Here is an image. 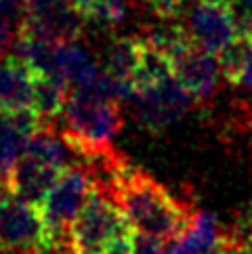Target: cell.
<instances>
[{
	"instance_id": "1",
	"label": "cell",
	"mask_w": 252,
	"mask_h": 254,
	"mask_svg": "<svg viewBox=\"0 0 252 254\" xmlns=\"http://www.w3.org/2000/svg\"><path fill=\"white\" fill-rule=\"evenodd\" d=\"M114 199L134 233L149 235L164 244L175 242L193 216L191 208L177 199L154 177L130 166L124 172Z\"/></svg>"
},
{
	"instance_id": "2",
	"label": "cell",
	"mask_w": 252,
	"mask_h": 254,
	"mask_svg": "<svg viewBox=\"0 0 252 254\" xmlns=\"http://www.w3.org/2000/svg\"><path fill=\"white\" fill-rule=\"evenodd\" d=\"M59 118L63 120L59 132L74 147L78 160L86 153L114 147L112 141L124 122L120 105L103 99L91 86L71 88Z\"/></svg>"
},
{
	"instance_id": "3",
	"label": "cell",
	"mask_w": 252,
	"mask_h": 254,
	"mask_svg": "<svg viewBox=\"0 0 252 254\" xmlns=\"http://www.w3.org/2000/svg\"><path fill=\"white\" fill-rule=\"evenodd\" d=\"M128 225L120 206L110 195L93 189L69 225V248L74 254H107L116 235Z\"/></svg>"
},
{
	"instance_id": "4",
	"label": "cell",
	"mask_w": 252,
	"mask_h": 254,
	"mask_svg": "<svg viewBox=\"0 0 252 254\" xmlns=\"http://www.w3.org/2000/svg\"><path fill=\"white\" fill-rule=\"evenodd\" d=\"M55 242L40 206L15 193L0 202V252L49 254Z\"/></svg>"
},
{
	"instance_id": "5",
	"label": "cell",
	"mask_w": 252,
	"mask_h": 254,
	"mask_svg": "<svg viewBox=\"0 0 252 254\" xmlns=\"http://www.w3.org/2000/svg\"><path fill=\"white\" fill-rule=\"evenodd\" d=\"M134 116L143 128L160 132L179 122L191 110L193 97L181 86L175 76H168L156 84L139 86L132 97Z\"/></svg>"
},
{
	"instance_id": "6",
	"label": "cell",
	"mask_w": 252,
	"mask_h": 254,
	"mask_svg": "<svg viewBox=\"0 0 252 254\" xmlns=\"http://www.w3.org/2000/svg\"><path fill=\"white\" fill-rule=\"evenodd\" d=\"M91 191H93V183L82 166L71 164L63 168L55 185L51 187V191L40 202L42 216L55 240L67 238L71 221L76 219L80 208L86 204Z\"/></svg>"
},
{
	"instance_id": "7",
	"label": "cell",
	"mask_w": 252,
	"mask_h": 254,
	"mask_svg": "<svg viewBox=\"0 0 252 254\" xmlns=\"http://www.w3.org/2000/svg\"><path fill=\"white\" fill-rule=\"evenodd\" d=\"M84 17L67 0H25L19 28L30 30L51 42L80 40Z\"/></svg>"
},
{
	"instance_id": "8",
	"label": "cell",
	"mask_w": 252,
	"mask_h": 254,
	"mask_svg": "<svg viewBox=\"0 0 252 254\" xmlns=\"http://www.w3.org/2000/svg\"><path fill=\"white\" fill-rule=\"evenodd\" d=\"M185 30L193 44L200 49L221 55L233 40L240 38V23L231 8L208 4L200 0L187 11Z\"/></svg>"
},
{
	"instance_id": "9",
	"label": "cell",
	"mask_w": 252,
	"mask_h": 254,
	"mask_svg": "<svg viewBox=\"0 0 252 254\" xmlns=\"http://www.w3.org/2000/svg\"><path fill=\"white\" fill-rule=\"evenodd\" d=\"M173 76L195 101H208L219 90L223 76L219 55L200 49L197 44H189L177 57L170 59Z\"/></svg>"
},
{
	"instance_id": "10",
	"label": "cell",
	"mask_w": 252,
	"mask_h": 254,
	"mask_svg": "<svg viewBox=\"0 0 252 254\" xmlns=\"http://www.w3.org/2000/svg\"><path fill=\"white\" fill-rule=\"evenodd\" d=\"M61 172L63 168L51 164V162L23 153L11 172V189L17 197L40 206L44 195L51 191V187L55 185Z\"/></svg>"
},
{
	"instance_id": "11",
	"label": "cell",
	"mask_w": 252,
	"mask_h": 254,
	"mask_svg": "<svg viewBox=\"0 0 252 254\" xmlns=\"http://www.w3.org/2000/svg\"><path fill=\"white\" fill-rule=\"evenodd\" d=\"M227 244V235L221 229L217 216L210 212H193L191 223L168 244L166 254H221Z\"/></svg>"
},
{
	"instance_id": "12",
	"label": "cell",
	"mask_w": 252,
	"mask_h": 254,
	"mask_svg": "<svg viewBox=\"0 0 252 254\" xmlns=\"http://www.w3.org/2000/svg\"><path fill=\"white\" fill-rule=\"evenodd\" d=\"M55 76H59L69 88H82L99 76V69L93 55L80 44V40H69L55 47Z\"/></svg>"
},
{
	"instance_id": "13",
	"label": "cell",
	"mask_w": 252,
	"mask_h": 254,
	"mask_svg": "<svg viewBox=\"0 0 252 254\" xmlns=\"http://www.w3.org/2000/svg\"><path fill=\"white\" fill-rule=\"evenodd\" d=\"M32 71L13 57L0 61V114H15L32 107Z\"/></svg>"
},
{
	"instance_id": "14",
	"label": "cell",
	"mask_w": 252,
	"mask_h": 254,
	"mask_svg": "<svg viewBox=\"0 0 252 254\" xmlns=\"http://www.w3.org/2000/svg\"><path fill=\"white\" fill-rule=\"evenodd\" d=\"M32 110L40 116V120H55L61 116L69 97V86L59 76L32 74Z\"/></svg>"
},
{
	"instance_id": "15",
	"label": "cell",
	"mask_w": 252,
	"mask_h": 254,
	"mask_svg": "<svg viewBox=\"0 0 252 254\" xmlns=\"http://www.w3.org/2000/svg\"><path fill=\"white\" fill-rule=\"evenodd\" d=\"M141 49L143 40L134 38V36H120L116 38L105 51V74L130 80L134 82L139 69V59H141Z\"/></svg>"
},
{
	"instance_id": "16",
	"label": "cell",
	"mask_w": 252,
	"mask_h": 254,
	"mask_svg": "<svg viewBox=\"0 0 252 254\" xmlns=\"http://www.w3.org/2000/svg\"><path fill=\"white\" fill-rule=\"evenodd\" d=\"M28 139V134L17 128L4 114H0V181L2 183L11 185V172L23 156Z\"/></svg>"
},
{
	"instance_id": "17",
	"label": "cell",
	"mask_w": 252,
	"mask_h": 254,
	"mask_svg": "<svg viewBox=\"0 0 252 254\" xmlns=\"http://www.w3.org/2000/svg\"><path fill=\"white\" fill-rule=\"evenodd\" d=\"M126 15H128V0H99L91 19L107 28H118L126 21Z\"/></svg>"
},
{
	"instance_id": "18",
	"label": "cell",
	"mask_w": 252,
	"mask_h": 254,
	"mask_svg": "<svg viewBox=\"0 0 252 254\" xmlns=\"http://www.w3.org/2000/svg\"><path fill=\"white\" fill-rule=\"evenodd\" d=\"M166 252H168V244L156 238H149V235L134 233V254H166Z\"/></svg>"
},
{
	"instance_id": "19",
	"label": "cell",
	"mask_w": 252,
	"mask_h": 254,
	"mask_svg": "<svg viewBox=\"0 0 252 254\" xmlns=\"http://www.w3.org/2000/svg\"><path fill=\"white\" fill-rule=\"evenodd\" d=\"M145 2L154 8V13L162 17V19H175L183 11L185 0H145Z\"/></svg>"
},
{
	"instance_id": "20",
	"label": "cell",
	"mask_w": 252,
	"mask_h": 254,
	"mask_svg": "<svg viewBox=\"0 0 252 254\" xmlns=\"http://www.w3.org/2000/svg\"><path fill=\"white\" fill-rule=\"evenodd\" d=\"M25 11V0H0V19H6L15 23L23 19Z\"/></svg>"
},
{
	"instance_id": "21",
	"label": "cell",
	"mask_w": 252,
	"mask_h": 254,
	"mask_svg": "<svg viewBox=\"0 0 252 254\" xmlns=\"http://www.w3.org/2000/svg\"><path fill=\"white\" fill-rule=\"evenodd\" d=\"M17 38V32L13 30V23L6 19H0V61L8 57V51H13V44Z\"/></svg>"
},
{
	"instance_id": "22",
	"label": "cell",
	"mask_w": 252,
	"mask_h": 254,
	"mask_svg": "<svg viewBox=\"0 0 252 254\" xmlns=\"http://www.w3.org/2000/svg\"><path fill=\"white\" fill-rule=\"evenodd\" d=\"M236 84H242L244 88L252 90V44H250V49L246 53L244 61H242V67H240V74H238Z\"/></svg>"
},
{
	"instance_id": "23",
	"label": "cell",
	"mask_w": 252,
	"mask_h": 254,
	"mask_svg": "<svg viewBox=\"0 0 252 254\" xmlns=\"http://www.w3.org/2000/svg\"><path fill=\"white\" fill-rule=\"evenodd\" d=\"M67 2L74 6L76 11L84 17V19H91V15H93V11H95V6H97L99 0H67Z\"/></svg>"
},
{
	"instance_id": "24",
	"label": "cell",
	"mask_w": 252,
	"mask_h": 254,
	"mask_svg": "<svg viewBox=\"0 0 252 254\" xmlns=\"http://www.w3.org/2000/svg\"><path fill=\"white\" fill-rule=\"evenodd\" d=\"M233 11H236L238 19L252 17V0H233Z\"/></svg>"
},
{
	"instance_id": "25",
	"label": "cell",
	"mask_w": 252,
	"mask_h": 254,
	"mask_svg": "<svg viewBox=\"0 0 252 254\" xmlns=\"http://www.w3.org/2000/svg\"><path fill=\"white\" fill-rule=\"evenodd\" d=\"M221 254H252L248 248H242V246H236V244H225V248L221 250Z\"/></svg>"
},
{
	"instance_id": "26",
	"label": "cell",
	"mask_w": 252,
	"mask_h": 254,
	"mask_svg": "<svg viewBox=\"0 0 252 254\" xmlns=\"http://www.w3.org/2000/svg\"><path fill=\"white\" fill-rule=\"evenodd\" d=\"M238 23H240V32L244 34V36H248V38L252 40V17H244V19H238Z\"/></svg>"
},
{
	"instance_id": "27",
	"label": "cell",
	"mask_w": 252,
	"mask_h": 254,
	"mask_svg": "<svg viewBox=\"0 0 252 254\" xmlns=\"http://www.w3.org/2000/svg\"><path fill=\"white\" fill-rule=\"evenodd\" d=\"M208 4H217V6H225V8H231L233 11V0H204Z\"/></svg>"
}]
</instances>
